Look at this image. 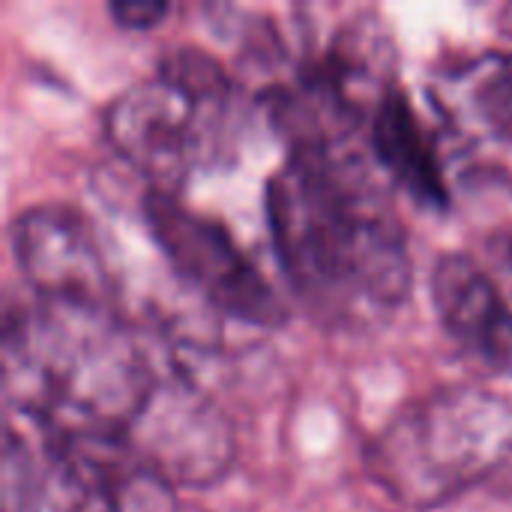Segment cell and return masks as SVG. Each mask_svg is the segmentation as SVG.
<instances>
[{
    "instance_id": "obj_3",
    "label": "cell",
    "mask_w": 512,
    "mask_h": 512,
    "mask_svg": "<svg viewBox=\"0 0 512 512\" xmlns=\"http://www.w3.org/2000/svg\"><path fill=\"white\" fill-rule=\"evenodd\" d=\"M102 132L150 192L177 195L195 168L234 159L240 87L213 54L180 45L159 60L156 75L129 84L108 102Z\"/></svg>"
},
{
    "instance_id": "obj_11",
    "label": "cell",
    "mask_w": 512,
    "mask_h": 512,
    "mask_svg": "<svg viewBox=\"0 0 512 512\" xmlns=\"http://www.w3.org/2000/svg\"><path fill=\"white\" fill-rule=\"evenodd\" d=\"M366 132L375 162L402 192L432 210H447L453 204L432 132L423 126L402 87H393L384 96Z\"/></svg>"
},
{
    "instance_id": "obj_10",
    "label": "cell",
    "mask_w": 512,
    "mask_h": 512,
    "mask_svg": "<svg viewBox=\"0 0 512 512\" xmlns=\"http://www.w3.org/2000/svg\"><path fill=\"white\" fill-rule=\"evenodd\" d=\"M429 105L465 147L512 135V54L483 51L438 69L426 81Z\"/></svg>"
},
{
    "instance_id": "obj_1",
    "label": "cell",
    "mask_w": 512,
    "mask_h": 512,
    "mask_svg": "<svg viewBox=\"0 0 512 512\" xmlns=\"http://www.w3.org/2000/svg\"><path fill=\"white\" fill-rule=\"evenodd\" d=\"M264 210L294 297L324 324L396 312L411 297L405 225L348 141L288 147L267 177Z\"/></svg>"
},
{
    "instance_id": "obj_4",
    "label": "cell",
    "mask_w": 512,
    "mask_h": 512,
    "mask_svg": "<svg viewBox=\"0 0 512 512\" xmlns=\"http://www.w3.org/2000/svg\"><path fill=\"white\" fill-rule=\"evenodd\" d=\"M512 456V405L486 387L447 384L402 405L366 444V468L399 504L435 510Z\"/></svg>"
},
{
    "instance_id": "obj_13",
    "label": "cell",
    "mask_w": 512,
    "mask_h": 512,
    "mask_svg": "<svg viewBox=\"0 0 512 512\" xmlns=\"http://www.w3.org/2000/svg\"><path fill=\"white\" fill-rule=\"evenodd\" d=\"M108 12L126 30H147V27H156L168 15V3H156V0H144V3H111Z\"/></svg>"
},
{
    "instance_id": "obj_7",
    "label": "cell",
    "mask_w": 512,
    "mask_h": 512,
    "mask_svg": "<svg viewBox=\"0 0 512 512\" xmlns=\"http://www.w3.org/2000/svg\"><path fill=\"white\" fill-rule=\"evenodd\" d=\"M15 264L36 300L117 306V288L81 210L42 201L9 225Z\"/></svg>"
},
{
    "instance_id": "obj_2",
    "label": "cell",
    "mask_w": 512,
    "mask_h": 512,
    "mask_svg": "<svg viewBox=\"0 0 512 512\" xmlns=\"http://www.w3.org/2000/svg\"><path fill=\"white\" fill-rule=\"evenodd\" d=\"M0 360L6 405L42 435L126 432L159 378L117 306L9 303Z\"/></svg>"
},
{
    "instance_id": "obj_5",
    "label": "cell",
    "mask_w": 512,
    "mask_h": 512,
    "mask_svg": "<svg viewBox=\"0 0 512 512\" xmlns=\"http://www.w3.org/2000/svg\"><path fill=\"white\" fill-rule=\"evenodd\" d=\"M144 225L174 276L216 315L249 327H282L288 312L255 261L219 219L189 210L177 195L144 192Z\"/></svg>"
},
{
    "instance_id": "obj_9",
    "label": "cell",
    "mask_w": 512,
    "mask_h": 512,
    "mask_svg": "<svg viewBox=\"0 0 512 512\" xmlns=\"http://www.w3.org/2000/svg\"><path fill=\"white\" fill-rule=\"evenodd\" d=\"M99 512H177V489L129 444L126 432L42 435Z\"/></svg>"
},
{
    "instance_id": "obj_8",
    "label": "cell",
    "mask_w": 512,
    "mask_h": 512,
    "mask_svg": "<svg viewBox=\"0 0 512 512\" xmlns=\"http://www.w3.org/2000/svg\"><path fill=\"white\" fill-rule=\"evenodd\" d=\"M429 288L450 339L489 372L512 378V309L501 282L474 255L444 252Z\"/></svg>"
},
{
    "instance_id": "obj_12",
    "label": "cell",
    "mask_w": 512,
    "mask_h": 512,
    "mask_svg": "<svg viewBox=\"0 0 512 512\" xmlns=\"http://www.w3.org/2000/svg\"><path fill=\"white\" fill-rule=\"evenodd\" d=\"M84 501V489L45 447L33 450L12 426L3 432L0 512H81Z\"/></svg>"
},
{
    "instance_id": "obj_6",
    "label": "cell",
    "mask_w": 512,
    "mask_h": 512,
    "mask_svg": "<svg viewBox=\"0 0 512 512\" xmlns=\"http://www.w3.org/2000/svg\"><path fill=\"white\" fill-rule=\"evenodd\" d=\"M126 438L174 489L216 486L237 456L234 426L225 411L177 369L156 378Z\"/></svg>"
}]
</instances>
